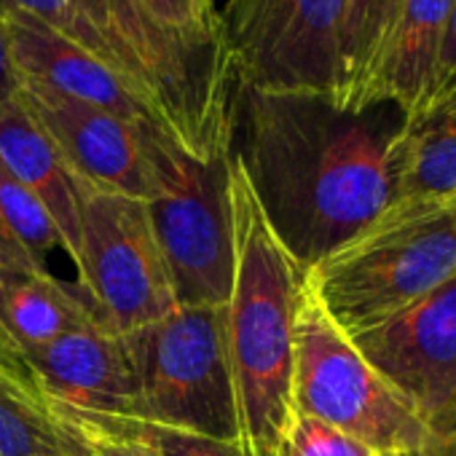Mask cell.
Segmentation results:
<instances>
[{
	"mask_svg": "<svg viewBox=\"0 0 456 456\" xmlns=\"http://www.w3.org/2000/svg\"><path fill=\"white\" fill-rule=\"evenodd\" d=\"M76 274L89 309L116 336H129L177 306L148 204L126 193L81 185Z\"/></svg>",
	"mask_w": 456,
	"mask_h": 456,
	"instance_id": "8",
	"label": "cell"
},
{
	"mask_svg": "<svg viewBox=\"0 0 456 456\" xmlns=\"http://www.w3.org/2000/svg\"><path fill=\"white\" fill-rule=\"evenodd\" d=\"M121 338L134 370L137 421L240 443L225 304L175 306L167 317Z\"/></svg>",
	"mask_w": 456,
	"mask_h": 456,
	"instance_id": "6",
	"label": "cell"
},
{
	"mask_svg": "<svg viewBox=\"0 0 456 456\" xmlns=\"http://www.w3.org/2000/svg\"><path fill=\"white\" fill-rule=\"evenodd\" d=\"M17 100L46 129L81 185L145 199L142 129L148 121H126L25 78Z\"/></svg>",
	"mask_w": 456,
	"mask_h": 456,
	"instance_id": "11",
	"label": "cell"
},
{
	"mask_svg": "<svg viewBox=\"0 0 456 456\" xmlns=\"http://www.w3.org/2000/svg\"><path fill=\"white\" fill-rule=\"evenodd\" d=\"M456 89V0H453V12H451V22H448V33L443 41V54H440V68H437V78H435V89L432 97L427 102V108L437 105L440 100H445L451 92ZM424 108V110H427ZM421 110V113H424ZM419 116V113H416Z\"/></svg>",
	"mask_w": 456,
	"mask_h": 456,
	"instance_id": "26",
	"label": "cell"
},
{
	"mask_svg": "<svg viewBox=\"0 0 456 456\" xmlns=\"http://www.w3.org/2000/svg\"><path fill=\"white\" fill-rule=\"evenodd\" d=\"M405 121L392 102L352 110L328 94L240 86L228 156L304 274L392 207Z\"/></svg>",
	"mask_w": 456,
	"mask_h": 456,
	"instance_id": "1",
	"label": "cell"
},
{
	"mask_svg": "<svg viewBox=\"0 0 456 456\" xmlns=\"http://www.w3.org/2000/svg\"><path fill=\"white\" fill-rule=\"evenodd\" d=\"M25 269H41L12 237H9V232L4 225H0V290H4V282H6V277H12V274H17V272H25ZM0 360H4L9 368H14L17 373H22V376H28V379H33L30 376V370L22 365V360L14 354V349L9 346V341H6V336H4V328H0ZM36 384V381H33Z\"/></svg>",
	"mask_w": 456,
	"mask_h": 456,
	"instance_id": "25",
	"label": "cell"
},
{
	"mask_svg": "<svg viewBox=\"0 0 456 456\" xmlns=\"http://www.w3.org/2000/svg\"><path fill=\"white\" fill-rule=\"evenodd\" d=\"M70 6L110 46L161 132L199 159L228 151L240 81L223 46L164 33L140 0H70Z\"/></svg>",
	"mask_w": 456,
	"mask_h": 456,
	"instance_id": "3",
	"label": "cell"
},
{
	"mask_svg": "<svg viewBox=\"0 0 456 456\" xmlns=\"http://www.w3.org/2000/svg\"><path fill=\"white\" fill-rule=\"evenodd\" d=\"M38 395L134 419V370L124 338L97 317L22 357Z\"/></svg>",
	"mask_w": 456,
	"mask_h": 456,
	"instance_id": "12",
	"label": "cell"
},
{
	"mask_svg": "<svg viewBox=\"0 0 456 456\" xmlns=\"http://www.w3.org/2000/svg\"><path fill=\"white\" fill-rule=\"evenodd\" d=\"M0 379H6V381H9V384H14L17 389H22V392H28V395H33V397H38V400H41L38 387L33 384V379H28V376L17 373V370H14V368H9L4 360H0Z\"/></svg>",
	"mask_w": 456,
	"mask_h": 456,
	"instance_id": "29",
	"label": "cell"
},
{
	"mask_svg": "<svg viewBox=\"0 0 456 456\" xmlns=\"http://www.w3.org/2000/svg\"><path fill=\"white\" fill-rule=\"evenodd\" d=\"M0 456H65L44 403L0 379Z\"/></svg>",
	"mask_w": 456,
	"mask_h": 456,
	"instance_id": "21",
	"label": "cell"
},
{
	"mask_svg": "<svg viewBox=\"0 0 456 456\" xmlns=\"http://www.w3.org/2000/svg\"><path fill=\"white\" fill-rule=\"evenodd\" d=\"M153 435L159 440L161 456H248L240 443H223V440H212L191 432L159 429V427H153Z\"/></svg>",
	"mask_w": 456,
	"mask_h": 456,
	"instance_id": "24",
	"label": "cell"
},
{
	"mask_svg": "<svg viewBox=\"0 0 456 456\" xmlns=\"http://www.w3.org/2000/svg\"><path fill=\"white\" fill-rule=\"evenodd\" d=\"M0 14H4L9 52L20 81H36L126 121H148L159 126L148 105L124 76L22 12Z\"/></svg>",
	"mask_w": 456,
	"mask_h": 456,
	"instance_id": "13",
	"label": "cell"
},
{
	"mask_svg": "<svg viewBox=\"0 0 456 456\" xmlns=\"http://www.w3.org/2000/svg\"><path fill=\"white\" fill-rule=\"evenodd\" d=\"M456 274V199L392 207L306 272V285L354 336L419 304Z\"/></svg>",
	"mask_w": 456,
	"mask_h": 456,
	"instance_id": "4",
	"label": "cell"
},
{
	"mask_svg": "<svg viewBox=\"0 0 456 456\" xmlns=\"http://www.w3.org/2000/svg\"><path fill=\"white\" fill-rule=\"evenodd\" d=\"M411 456H416V453H411Z\"/></svg>",
	"mask_w": 456,
	"mask_h": 456,
	"instance_id": "31",
	"label": "cell"
},
{
	"mask_svg": "<svg viewBox=\"0 0 456 456\" xmlns=\"http://www.w3.org/2000/svg\"><path fill=\"white\" fill-rule=\"evenodd\" d=\"M453 0H403L389 41L373 68L360 108L397 105L408 118L432 97Z\"/></svg>",
	"mask_w": 456,
	"mask_h": 456,
	"instance_id": "14",
	"label": "cell"
},
{
	"mask_svg": "<svg viewBox=\"0 0 456 456\" xmlns=\"http://www.w3.org/2000/svg\"><path fill=\"white\" fill-rule=\"evenodd\" d=\"M145 204L177 306H223L234 282L228 151L199 159L153 124L142 129Z\"/></svg>",
	"mask_w": 456,
	"mask_h": 456,
	"instance_id": "5",
	"label": "cell"
},
{
	"mask_svg": "<svg viewBox=\"0 0 456 456\" xmlns=\"http://www.w3.org/2000/svg\"><path fill=\"white\" fill-rule=\"evenodd\" d=\"M448 97H456V89H453V92H451V94H448ZM448 97H445V100H448ZM440 102H443V100H440Z\"/></svg>",
	"mask_w": 456,
	"mask_h": 456,
	"instance_id": "30",
	"label": "cell"
},
{
	"mask_svg": "<svg viewBox=\"0 0 456 456\" xmlns=\"http://www.w3.org/2000/svg\"><path fill=\"white\" fill-rule=\"evenodd\" d=\"M403 0H344L341 81L336 105L360 110L365 86L389 41Z\"/></svg>",
	"mask_w": 456,
	"mask_h": 456,
	"instance_id": "18",
	"label": "cell"
},
{
	"mask_svg": "<svg viewBox=\"0 0 456 456\" xmlns=\"http://www.w3.org/2000/svg\"><path fill=\"white\" fill-rule=\"evenodd\" d=\"M0 167L49 209L70 250L73 269H78L81 185L54 140L17 97L0 105Z\"/></svg>",
	"mask_w": 456,
	"mask_h": 456,
	"instance_id": "15",
	"label": "cell"
},
{
	"mask_svg": "<svg viewBox=\"0 0 456 456\" xmlns=\"http://www.w3.org/2000/svg\"><path fill=\"white\" fill-rule=\"evenodd\" d=\"M282 456H379L357 437L306 413H296Z\"/></svg>",
	"mask_w": 456,
	"mask_h": 456,
	"instance_id": "23",
	"label": "cell"
},
{
	"mask_svg": "<svg viewBox=\"0 0 456 456\" xmlns=\"http://www.w3.org/2000/svg\"><path fill=\"white\" fill-rule=\"evenodd\" d=\"M89 320H94V312L81 290L65 285L46 269L17 272L6 277L0 290V328L20 360Z\"/></svg>",
	"mask_w": 456,
	"mask_h": 456,
	"instance_id": "16",
	"label": "cell"
},
{
	"mask_svg": "<svg viewBox=\"0 0 456 456\" xmlns=\"http://www.w3.org/2000/svg\"><path fill=\"white\" fill-rule=\"evenodd\" d=\"M140 6L164 33L185 44L223 46L215 0H140Z\"/></svg>",
	"mask_w": 456,
	"mask_h": 456,
	"instance_id": "22",
	"label": "cell"
},
{
	"mask_svg": "<svg viewBox=\"0 0 456 456\" xmlns=\"http://www.w3.org/2000/svg\"><path fill=\"white\" fill-rule=\"evenodd\" d=\"M62 440L65 456H161L153 427L113 413H97L41 397Z\"/></svg>",
	"mask_w": 456,
	"mask_h": 456,
	"instance_id": "19",
	"label": "cell"
},
{
	"mask_svg": "<svg viewBox=\"0 0 456 456\" xmlns=\"http://www.w3.org/2000/svg\"><path fill=\"white\" fill-rule=\"evenodd\" d=\"M445 199H456V97L411 116L395 145L392 207Z\"/></svg>",
	"mask_w": 456,
	"mask_h": 456,
	"instance_id": "17",
	"label": "cell"
},
{
	"mask_svg": "<svg viewBox=\"0 0 456 456\" xmlns=\"http://www.w3.org/2000/svg\"><path fill=\"white\" fill-rule=\"evenodd\" d=\"M217 14L240 86L336 100L344 0H225Z\"/></svg>",
	"mask_w": 456,
	"mask_h": 456,
	"instance_id": "9",
	"label": "cell"
},
{
	"mask_svg": "<svg viewBox=\"0 0 456 456\" xmlns=\"http://www.w3.org/2000/svg\"><path fill=\"white\" fill-rule=\"evenodd\" d=\"M349 338L432 435L456 427V274L419 304Z\"/></svg>",
	"mask_w": 456,
	"mask_h": 456,
	"instance_id": "10",
	"label": "cell"
},
{
	"mask_svg": "<svg viewBox=\"0 0 456 456\" xmlns=\"http://www.w3.org/2000/svg\"><path fill=\"white\" fill-rule=\"evenodd\" d=\"M0 225L6 228L9 237L46 272V258L54 253H62L70 261V250L60 234L57 223L52 220L49 209L36 199L33 191H28L14 175H9L0 167ZM73 264V261H70Z\"/></svg>",
	"mask_w": 456,
	"mask_h": 456,
	"instance_id": "20",
	"label": "cell"
},
{
	"mask_svg": "<svg viewBox=\"0 0 456 456\" xmlns=\"http://www.w3.org/2000/svg\"><path fill=\"white\" fill-rule=\"evenodd\" d=\"M232 212L234 282L225 304V336L240 405V445L248 456H282L296 416L293 325L306 274L272 234L234 161Z\"/></svg>",
	"mask_w": 456,
	"mask_h": 456,
	"instance_id": "2",
	"label": "cell"
},
{
	"mask_svg": "<svg viewBox=\"0 0 456 456\" xmlns=\"http://www.w3.org/2000/svg\"><path fill=\"white\" fill-rule=\"evenodd\" d=\"M293 349L296 413L338 427L379 456H411L429 443L427 424L368 365L317 301L306 277L296 309Z\"/></svg>",
	"mask_w": 456,
	"mask_h": 456,
	"instance_id": "7",
	"label": "cell"
},
{
	"mask_svg": "<svg viewBox=\"0 0 456 456\" xmlns=\"http://www.w3.org/2000/svg\"><path fill=\"white\" fill-rule=\"evenodd\" d=\"M17 92H20V76H17V68L12 62L6 25H4V14H0V105L14 100Z\"/></svg>",
	"mask_w": 456,
	"mask_h": 456,
	"instance_id": "27",
	"label": "cell"
},
{
	"mask_svg": "<svg viewBox=\"0 0 456 456\" xmlns=\"http://www.w3.org/2000/svg\"><path fill=\"white\" fill-rule=\"evenodd\" d=\"M416 456H456V427L443 435H432Z\"/></svg>",
	"mask_w": 456,
	"mask_h": 456,
	"instance_id": "28",
	"label": "cell"
}]
</instances>
